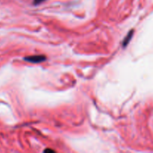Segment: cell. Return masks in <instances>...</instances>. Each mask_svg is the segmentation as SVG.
Returning <instances> with one entry per match:
<instances>
[{"mask_svg":"<svg viewBox=\"0 0 153 153\" xmlns=\"http://www.w3.org/2000/svg\"><path fill=\"white\" fill-rule=\"evenodd\" d=\"M45 59H46V58H45V56H43V55H34V56H30L26 58V61H30L32 63L41 62V61H44Z\"/></svg>","mask_w":153,"mask_h":153,"instance_id":"6da1fadb","label":"cell"},{"mask_svg":"<svg viewBox=\"0 0 153 153\" xmlns=\"http://www.w3.org/2000/svg\"><path fill=\"white\" fill-rule=\"evenodd\" d=\"M131 36H132V31H131V32L129 33V34H128L127 37H126L124 39V43H123V46H125V45L127 44V43H128L129 40H130V37H131Z\"/></svg>","mask_w":153,"mask_h":153,"instance_id":"7a4b0ae2","label":"cell"},{"mask_svg":"<svg viewBox=\"0 0 153 153\" xmlns=\"http://www.w3.org/2000/svg\"><path fill=\"white\" fill-rule=\"evenodd\" d=\"M44 1V0H34V3L35 4H38Z\"/></svg>","mask_w":153,"mask_h":153,"instance_id":"3957f363","label":"cell"},{"mask_svg":"<svg viewBox=\"0 0 153 153\" xmlns=\"http://www.w3.org/2000/svg\"><path fill=\"white\" fill-rule=\"evenodd\" d=\"M44 152H54L53 150H51V149H46V150H44Z\"/></svg>","mask_w":153,"mask_h":153,"instance_id":"277c9868","label":"cell"}]
</instances>
